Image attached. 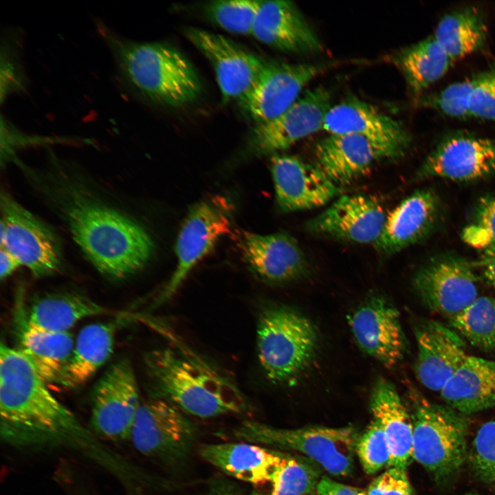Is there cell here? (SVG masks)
<instances>
[{
  "instance_id": "5bb4252c",
  "label": "cell",
  "mask_w": 495,
  "mask_h": 495,
  "mask_svg": "<svg viewBox=\"0 0 495 495\" xmlns=\"http://www.w3.org/2000/svg\"><path fill=\"white\" fill-rule=\"evenodd\" d=\"M186 35L210 63L223 102H240L256 83L267 60L221 34L190 28Z\"/></svg>"
},
{
  "instance_id": "44dd1931",
  "label": "cell",
  "mask_w": 495,
  "mask_h": 495,
  "mask_svg": "<svg viewBox=\"0 0 495 495\" xmlns=\"http://www.w3.org/2000/svg\"><path fill=\"white\" fill-rule=\"evenodd\" d=\"M415 336V375L426 388L441 392L468 356L465 342L452 328L434 320L418 325Z\"/></svg>"
},
{
  "instance_id": "d6a6232c",
  "label": "cell",
  "mask_w": 495,
  "mask_h": 495,
  "mask_svg": "<svg viewBox=\"0 0 495 495\" xmlns=\"http://www.w3.org/2000/svg\"><path fill=\"white\" fill-rule=\"evenodd\" d=\"M394 60L415 95L442 78L453 63L432 35L403 48Z\"/></svg>"
},
{
  "instance_id": "ab89813d",
  "label": "cell",
  "mask_w": 495,
  "mask_h": 495,
  "mask_svg": "<svg viewBox=\"0 0 495 495\" xmlns=\"http://www.w3.org/2000/svg\"><path fill=\"white\" fill-rule=\"evenodd\" d=\"M469 461L480 480L495 485V419L486 422L477 431Z\"/></svg>"
},
{
  "instance_id": "ffe728a7",
  "label": "cell",
  "mask_w": 495,
  "mask_h": 495,
  "mask_svg": "<svg viewBox=\"0 0 495 495\" xmlns=\"http://www.w3.org/2000/svg\"><path fill=\"white\" fill-rule=\"evenodd\" d=\"M270 160L276 200L283 212L321 207L340 190L316 164L280 153L272 155Z\"/></svg>"
},
{
  "instance_id": "c3c4849f",
  "label": "cell",
  "mask_w": 495,
  "mask_h": 495,
  "mask_svg": "<svg viewBox=\"0 0 495 495\" xmlns=\"http://www.w3.org/2000/svg\"><path fill=\"white\" fill-rule=\"evenodd\" d=\"M467 495H477V494H468Z\"/></svg>"
},
{
  "instance_id": "e575fe53",
  "label": "cell",
  "mask_w": 495,
  "mask_h": 495,
  "mask_svg": "<svg viewBox=\"0 0 495 495\" xmlns=\"http://www.w3.org/2000/svg\"><path fill=\"white\" fill-rule=\"evenodd\" d=\"M449 322L450 327L472 345L495 352V295L478 296Z\"/></svg>"
},
{
  "instance_id": "ee69618b",
  "label": "cell",
  "mask_w": 495,
  "mask_h": 495,
  "mask_svg": "<svg viewBox=\"0 0 495 495\" xmlns=\"http://www.w3.org/2000/svg\"><path fill=\"white\" fill-rule=\"evenodd\" d=\"M318 495H367L362 489L335 481L327 476H322L317 487Z\"/></svg>"
},
{
  "instance_id": "4fadbf2b",
  "label": "cell",
  "mask_w": 495,
  "mask_h": 495,
  "mask_svg": "<svg viewBox=\"0 0 495 495\" xmlns=\"http://www.w3.org/2000/svg\"><path fill=\"white\" fill-rule=\"evenodd\" d=\"M331 102V94L324 87L305 91L280 115L257 124L250 137V151L257 156L274 155L322 129Z\"/></svg>"
},
{
  "instance_id": "836d02e7",
  "label": "cell",
  "mask_w": 495,
  "mask_h": 495,
  "mask_svg": "<svg viewBox=\"0 0 495 495\" xmlns=\"http://www.w3.org/2000/svg\"><path fill=\"white\" fill-rule=\"evenodd\" d=\"M321 478L318 464L306 456L285 452L272 472L269 490L249 495H309Z\"/></svg>"
},
{
  "instance_id": "6da1fadb",
  "label": "cell",
  "mask_w": 495,
  "mask_h": 495,
  "mask_svg": "<svg viewBox=\"0 0 495 495\" xmlns=\"http://www.w3.org/2000/svg\"><path fill=\"white\" fill-rule=\"evenodd\" d=\"M47 384L20 351L1 343V434L7 442L35 445L82 434L76 417Z\"/></svg>"
},
{
  "instance_id": "7dc6e473",
  "label": "cell",
  "mask_w": 495,
  "mask_h": 495,
  "mask_svg": "<svg viewBox=\"0 0 495 495\" xmlns=\"http://www.w3.org/2000/svg\"><path fill=\"white\" fill-rule=\"evenodd\" d=\"M211 495H238L236 492L232 490H223L217 491Z\"/></svg>"
},
{
  "instance_id": "f6af8a7d",
  "label": "cell",
  "mask_w": 495,
  "mask_h": 495,
  "mask_svg": "<svg viewBox=\"0 0 495 495\" xmlns=\"http://www.w3.org/2000/svg\"><path fill=\"white\" fill-rule=\"evenodd\" d=\"M475 265L481 270L485 281L495 287V249L485 252Z\"/></svg>"
},
{
  "instance_id": "2e32d148",
  "label": "cell",
  "mask_w": 495,
  "mask_h": 495,
  "mask_svg": "<svg viewBox=\"0 0 495 495\" xmlns=\"http://www.w3.org/2000/svg\"><path fill=\"white\" fill-rule=\"evenodd\" d=\"M495 173V138L455 133L444 138L417 173L420 179L472 182Z\"/></svg>"
},
{
  "instance_id": "bcb514c9",
  "label": "cell",
  "mask_w": 495,
  "mask_h": 495,
  "mask_svg": "<svg viewBox=\"0 0 495 495\" xmlns=\"http://www.w3.org/2000/svg\"><path fill=\"white\" fill-rule=\"evenodd\" d=\"M0 276L1 280L10 276L21 266L18 260L3 248H1L0 251Z\"/></svg>"
},
{
  "instance_id": "603a6c76",
  "label": "cell",
  "mask_w": 495,
  "mask_h": 495,
  "mask_svg": "<svg viewBox=\"0 0 495 495\" xmlns=\"http://www.w3.org/2000/svg\"><path fill=\"white\" fill-rule=\"evenodd\" d=\"M441 214L437 195L419 190L402 200L387 214L382 232L374 246L384 256H391L427 236Z\"/></svg>"
},
{
  "instance_id": "d4e9b609",
  "label": "cell",
  "mask_w": 495,
  "mask_h": 495,
  "mask_svg": "<svg viewBox=\"0 0 495 495\" xmlns=\"http://www.w3.org/2000/svg\"><path fill=\"white\" fill-rule=\"evenodd\" d=\"M16 314L17 349L47 384L60 385L74 351L73 336L69 331H50L31 324L23 307Z\"/></svg>"
},
{
  "instance_id": "4316f807",
  "label": "cell",
  "mask_w": 495,
  "mask_h": 495,
  "mask_svg": "<svg viewBox=\"0 0 495 495\" xmlns=\"http://www.w3.org/2000/svg\"><path fill=\"white\" fill-rule=\"evenodd\" d=\"M315 164L338 186L359 178L384 159L366 138L353 134H329L314 149Z\"/></svg>"
},
{
  "instance_id": "f1b7e54d",
  "label": "cell",
  "mask_w": 495,
  "mask_h": 495,
  "mask_svg": "<svg viewBox=\"0 0 495 495\" xmlns=\"http://www.w3.org/2000/svg\"><path fill=\"white\" fill-rule=\"evenodd\" d=\"M440 393L448 406L465 415L495 407V362L468 355Z\"/></svg>"
},
{
  "instance_id": "f546056e",
  "label": "cell",
  "mask_w": 495,
  "mask_h": 495,
  "mask_svg": "<svg viewBox=\"0 0 495 495\" xmlns=\"http://www.w3.org/2000/svg\"><path fill=\"white\" fill-rule=\"evenodd\" d=\"M116 324L97 322L84 327L75 342L61 386L76 388L87 382L112 353Z\"/></svg>"
},
{
  "instance_id": "7bdbcfd3",
  "label": "cell",
  "mask_w": 495,
  "mask_h": 495,
  "mask_svg": "<svg viewBox=\"0 0 495 495\" xmlns=\"http://www.w3.org/2000/svg\"><path fill=\"white\" fill-rule=\"evenodd\" d=\"M367 495H411L406 469L388 468L369 485Z\"/></svg>"
},
{
  "instance_id": "30bf717a",
  "label": "cell",
  "mask_w": 495,
  "mask_h": 495,
  "mask_svg": "<svg viewBox=\"0 0 495 495\" xmlns=\"http://www.w3.org/2000/svg\"><path fill=\"white\" fill-rule=\"evenodd\" d=\"M0 246L40 278L55 273L61 264L59 243L42 221L6 192L1 194Z\"/></svg>"
},
{
  "instance_id": "484cf974",
  "label": "cell",
  "mask_w": 495,
  "mask_h": 495,
  "mask_svg": "<svg viewBox=\"0 0 495 495\" xmlns=\"http://www.w3.org/2000/svg\"><path fill=\"white\" fill-rule=\"evenodd\" d=\"M284 453L245 441L207 443L199 449L205 461L232 478L254 485L269 482Z\"/></svg>"
},
{
  "instance_id": "7c38bea8",
  "label": "cell",
  "mask_w": 495,
  "mask_h": 495,
  "mask_svg": "<svg viewBox=\"0 0 495 495\" xmlns=\"http://www.w3.org/2000/svg\"><path fill=\"white\" fill-rule=\"evenodd\" d=\"M474 266L455 255L437 256L417 271L413 287L427 308L450 320L478 297Z\"/></svg>"
},
{
  "instance_id": "1f68e13d",
  "label": "cell",
  "mask_w": 495,
  "mask_h": 495,
  "mask_svg": "<svg viewBox=\"0 0 495 495\" xmlns=\"http://www.w3.org/2000/svg\"><path fill=\"white\" fill-rule=\"evenodd\" d=\"M109 311L89 298L73 293L50 294L36 298L25 311L28 322L40 329L67 332L76 323Z\"/></svg>"
},
{
  "instance_id": "b9f144b4",
  "label": "cell",
  "mask_w": 495,
  "mask_h": 495,
  "mask_svg": "<svg viewBox=\"0 0 495 495\" xmlns=\"http://www.w3.org/2000/svg\"><path fill=\"white\" fill-rule=\"evenodd\" d=\"M14 50L7 41L2 44L0 69L1 102L8 95L24 88L25 77L17 52Z\"/></svg>"
},
{
  "instance_id": "d6986e66",
  "label": "cell",
  "mask_w": 495,
  "mask_h": 495,
  "mask_svg": "<svg viewBox=\"0 0 495 495\" xmlns=\"http://www.w3.org/2000/svg\"><path fill=\"white\" fill-rule=\"evenodd\" d=\"M353 338L362 351L387 368L403 359L406 339L397 309L380 295L368 298L349 318Z\"/></svg>"
},
{
  "instance_id": "83f0119b",
  "label": "cell",
  "mask_w": 495,
  "mask_h": 495,
  "mask_svg": "<svg viewBox=\"0 0 495 495\" xmlns=\"http://www.w3.org/2000/svg\"><path fill=\"white\" fill-rule=\"evenodd\" d=\"M370 409L389 444L390 459L388 468L406 469L412 459V421L390 382L384 378L375 382L371 393Z\"/></svg>"
},
{
  "instance_id": "8992f818",
  "label": "cell",
  "mask_w": 495,
  "mask_h": 495,
  "mask_svg": "<svg viewBox=\"0 0 495 495\" xmlns=\"http://www.w3.org/2000/svg\"><path fill=\"white\" fill-rule=\"evenodd\" d=\"M233 435L241 441L280 451L298 452L337 476L351 472L360 437L352 426H317L288 429L252 420L239 425Z\"/></svg>"
},
{
  "instance_id": "8fae6325",
  "label": "cell",
  "mask_w": 495,
  "mask_h": 495,
  "mask_svg": "<svg viewBox=\"0 0 495 495\" xmlns=\"http://www.w3.org/2000/svg\"><path fill=\"white\" fill-rule=\"evenodd\" d=\"M141 403L131 362L126 359L115 362L95 386L91 412L92 428L109 441L129 440Z\"/></svg>"
},
{
  "instance_id": "e0dca14e",
  "label": "cell",
  "mask_w": 495,
  "mask_h": 495,
  "mask_svg": "<svg viewBox=\"0 0 495 495\" xmlns=\"http://www.w3.org/2000/svg\"><path fill=\"white\" fill-rule=\"evenodd\" d=\"M387 214L374 197L344 195L309 220L307 230L316 236L373 245L382 232Z\"/></svg>"
},
{
  "instance_id": "8d00e7d4",
  "label": "cell",
  "mask_w": 495,
  "mask_h": 495,
  "mask_svg": "<svg viewBox=\"0 0 495 495\" xmlns=\"http://www.w3.org/2000/svg\"><path fill=\"white\" fill-rule=\"evenodd\" d=\"M474 83V76L453 82L438 92L424 96L419 104L450 118H469Z\"/></svg>"
},
{
  "instance_id": "ba28073f",
  "label": "cell",
  "mask_w": 495,
  "mask_h": 495,
  "mask_svg": "<svg viewBox=\"0 0 495 495\" xmlns=\"http://www.w3.org/2000/svg\"><path fill=\"white\" fill-rule=\"evenodd\" d=\"M233 204L230 199L215 195L194 205L179 230L175 246L176 269L155 301L170 300L195 265L231 228Z\"/></svg>"
},
{
  "instance_id": "277c9868",
  "label": "cell",
  "mask_w": 495,
  "mask_h": 495,
  "mask_svg": "<svg viewBox=\"0 0 495 495\" xmlns=\"http://www.w3.org/2000/svg\"><path fill=\"white\" fill-rule=\"evenodd\" d=\"M97 28L111 50L122 80L146 98L180 107L201 93L195 69L178 50L161 43L129 40L101 23Z\"/></svg>"
},
{
  "instance_id": "9c48e42d",
  "label": "cell",
  "mask_w": 495,
  "mask_h": 495,
  "mask_svg": "<svg viewBox=\"0 0 495 495\" xmlns=\"http://www.w3.org/2000/svg\"><path fill=\"white\" fill-rule=\"evenodd\" d=\"M197 437V428L186 413L154 397L141 403L129 440L142 455L172 464L186 458Z\"/></svg>"
},
{
  "instance_id": "5b68a950",
  "label": "cell",
  "mask_w": 495,
  "mask_h": 495,
  "mask_svg": "<svg viewBox=\"0 0 495 495\" xmlns=\"http://www.w3.org/2000/svg\"><path fill=\"white\" fill-rule=\"evenodd\" d=\"M318 346L317 331L302 314L287 307L263 309L256 326V349L266 378L276 384L298 379L310 367Z\"/></svg>"
},
{
  "instance_id": "4dcf8cb0",
  "label": "cell",
  "mask_w": 495,
  "mask_h": 495,
  "mask_svg": "<svg viewBox=\"0 0 495 495\" xmlns=\"http://www.w3.org/2000/svg\"><path fill=\"white\" fill-rule=\"evenodd\" d=\"M432 35L454 62L485 45L487 26L478 8L467 6L445 14Z\"/></svg>"
},
{
  "instance_id": "7402d4cb",
  "label": "cell",
  "mask_w": 495,
  "mask_h": 495,
  "mask_svg": "<svg viewBox=\"0 0 495 495\" xmlns=\"http://www.w3.org/2000/svg\"><path fill=\"white\" fill-rule=\"evenodd\" d=\"M239 248L248 267L265 282L285 283L307 272L305 254L297 241L287 232L262 235L243 232Z\"/></svg>"
},
{
  "instance_id": "3957f363",
  "label": "cell",
  "mask_w": 495,
  "mask_h": 495,
  "mask_svg": "<svg viewBox=\"0 0 495 495\" xmlns=\"http://www.w3.org/2000/svg\"><path fill=\"white\" fill-rule=\"evenodd\" d=\"M144 365L157 397L186 415L209 419L240 414L248 408L237 386L202 361L160 348L145 355Z\"/></svg>"
},
{
  "instance_id": "ac0fdd59",
  "label": "cell",
  "mask_w": 495,
  "mask_h": 495,
  "mask_svg": "<svg viewBox=\"0 0 495 495\" xmlns=\"http://www.w3.org/2000/svg\"><path fill=\"white\" fill-rule=\"evenodd\" d=\"M321 71L319 65L269 60L240 103L257 124L270 121L291 107Z\"/></svg>"
},
{
  "instance_id": "7a4b0ae2",
  "label": "cell",
  "mask_w": 495,
  "mask_h": 495,
  "mask_svg": "<svg viewBox=\"0 0 495 495\" xmlns=\"http://www.w3.org/2000/svg\"><path fill=\"white\" fill-rule=\"evenodd\" d=\"M65 209L72 238L102 274L123 278L142 270L153 241L138 222L105 205L74 196Z\"/></svg>"
},
{
  "instance_id": "60d3db41",
  "label": "cell",
  "mask_w": 495,
  "mask_h": 495,
  "mask_svg": "<svg viewBox=\"0 0 495 495\" xmlns=\"http://www.w3.org/2000/svg\"><path fill=\"white\" fill-rule=\"evenodd\" d=\"M474 76L470 118L495 122V64Z\"/></svg>"
},
{
  "instance_id": "d590c367",
  "label": "cell",
  "mask_w": 495,
  "mask_h": 495,
  "mask_svg": "<svg viewBox=\"0 0 495 495\" xmlns=\"http://www.w3.org/2000/svg\"><path fill=\"white\" fill-rule=\"evenodd\" d=\"M262 1H214L206 6L209 18L225 30L239 34H251Z\"/></svg>"
},
{
  "instance_id": "9a60e30c",
  "label": "cell",
  "mask_w": 495,
  "mask_h": 495,
  "mask_svg": "<svg viewBox=\"0 0 495 495\" xmlns=\"http://www.w3.org/2000/svg\"><path fill=\"white\" fill-rule=\"evenodd\" d=\"M322 129L329 134L362 136L371 142L384 159L402 157L410 144V137L400 122L353 97L331 105Z\"/></svg>"
},
{
  "instance_id": "f35d334b",
  "label": "cell",
  "mask_w": 495,
  "mask_h": 495,
  "mask_svg": "<svg viewBox=\"0 0 495 495\" xmlns=\"http://www.w3.org/2000/svg\"><path fill=\"white\" fill-rule=\"evenodd\" d=\"M364 472L374 474L388 465L390 449L381 426L373 420L364 432L360 435L355 448Z\"/></svg>"
},
{
  "instance_id": "74e56055",
  "label": "cell",
  "mask_w": 495,
  "mask_h": 495,
  "mask_svg": "<svg viewBox=\"0 0 495 495\" xmlns=\"http://www.w3.org/2000/svg\"><path fill=\"white\" fill-rule=\"evenodd\" d=\"M462 239L484 252L495 249V196L478 200L470 223L463 230Z\"/></svg>"
},
{
  "instance_id": "52a82bcc",
  "label": "cell",
  "mask_w": 495,
  "mask_h": 495,
  "mask_svg": "<svg viewBox=\"0 0 495 495\" xmlns=\"http://www.w3.org/2000/svg\"><path fill=\"white\" fill-rule=\"evenodd\" d=\"M411 398L412 458L435 478L452 476L467 456V415L449 406L432 403L413 392Z\"/></svg>"
},
{
  "instance_id": "cb8c5ba5",
  "label": "cell",
  "mask_w": 495,
  "mask_h": 495,
  "mask_svg": "<svg viewBox=\"0 0 495 495\" xmlns=\"http://www.w3.org/2000/svg\"><path fill=\"white\" fill-rule=\"evenodd\" d=\"M260 42L285 52H318L322 43L295 3L262 1L252 34Z\"/></svg>"
}]
</instances>
